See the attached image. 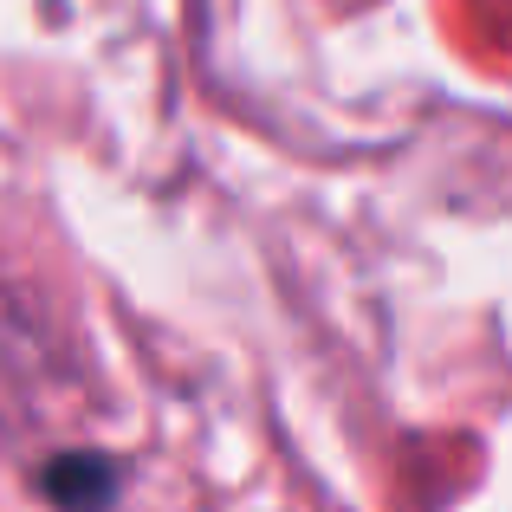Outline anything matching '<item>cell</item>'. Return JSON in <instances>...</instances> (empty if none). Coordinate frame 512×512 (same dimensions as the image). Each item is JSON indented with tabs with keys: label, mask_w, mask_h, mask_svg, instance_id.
Masks as SVG:
<instances>
[{
	"label": "cell",
	"mask_w": 512,
	"mask_h": 512,
	"mask_svg": "<svg viewBox=\"0 0 512 512\" xmlns=\"http://www.w3.org/2000/svg\"><path fill=\"white\" fill-rule=\"evenodd\" d=\"M117 487H124V474H117V461L98 454V448H65L39 467V493L59 512H111Z\"/></svg>",
	"instance_id": "cell-1"
}]
</instances>
